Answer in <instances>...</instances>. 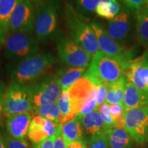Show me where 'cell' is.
I'll list each match as a JSON object with an SVG mask.
<instances>
[{"instance_id": "30bf717a", "label": "cell", "mask_w": 148, "mask_h": 148, "mask_svg": "<svg viewBox=\"0 0 148 148\" xmlns=\"http://www.w3.org/2000/svg\"><path fill=\"white\" fill-rule=\"evenodd\" d=\"M36 10L29 0H20L9 20V29L12 32L32 33L34 30Z\"/></svg>"}, {"instance_id": "8d00e7d4", "label": "cell", "mask_w": 148, "mask_h": 148, "mask_svg": "<svg viewBox=\"0 0 148 148\" xmlns=\"http://www.w3.org/2000/svg\"><path fill=\"white\" fill-rule=\"evenodd\" d=\"M56 133L51 137H49L46 139L42 140L40 143L34 144V148H54V141L56 137Z\"/></svg>"}, {"instance_id": "f1b7e54d", "label": "cell", "mask_w": 148, "mask_h": 148, "mask_svg": "<svg viewBox=\"0 0 148 148\" xmlns=\"http://www.w3.org/2000/svg\"><path fill=\"white\" fill-rule=\"evenodd\" d=\"M98 111H99L101 117L102 118L103 121L104 122V124L107 128V131L110 129L118 127L116 123L113 121L112 116H111L110 112V105L106 103H104L101 106L99 107Z\"/></svg>"}, {"instance_id": "f546056e", "label": "cell", "mask_w": 148, "mask_h": 148, "mask_svg": "<svg viewBox=\"0 0 148 148\" xmlns=\"http://www.w3.org/2000/svg\"><path fill=\"white\" fill-rule=\"evenodd\" d=\"M86 148H109L106 133L99 136L90 137Z\"/></svg>"}, {"instance_id": "e0dca14e", "label": "cell", "mask_w": 148, "mask_h": 148, "mask_svg": "<svg viewBox=\"0 0 148 148\" xmlns=\"http://www.w3.org/2000/svg\"><path fill=\"white\" fill-rule=\"evenodd\" d=\"M123 106L125 110L148 106V92L138 89L126 79Z\"/></svg>"}, {"instance_id": "836d02e7", "label": "cell", "mask_w": 148, "mask_h": 148, "mask_svg": "<svg viewBox=\"0 0 148 148\" xmlns=\"http://www.w3.org/2000/svg\"><path fill=\"white\" fill-rule=\"evenodd\" d=\"M121 3L134 12L143 9L148 3V0H119Z\"/></svg>"}, {"instance_id": "d6986e66", "label": "cell", "mask_w": 148, "mask_h": 148, "mask_svg": "<svg viewBox=\"0 0 148 148\" xmlns=\"http://www.w3.org/2000/svg\"><path fill=\"white\" fill-rule=\"evenodd\" d=\"M109 148H132L135 140L126 131L116 127L106 132Z\"/></svg>"}, {"instance_id": "74e56055", "label": "cell", "mask_w": 148, "mask_h": 148, "mask_svg": "<svg viewBox=\"0 0 148 148\" xmlns=\"http://www.w3.org/2000/svg\"><path fill=\"white\" fill-rule=\"evenodd\" d=\"M62 123H59L57 128V134L54 141V148H66V144L62 137Z\"/></svg>"}, {"instance_id": "4fadbf2b", "label": "cell", "mask_w": 148, "mask_h": 148, "mask_svg": "<svg viewBox=\"0 0 148 148\" xmlns=\"http://www.w3.org/2000/svg\"><path fill=\"white\" fill-rule=\"evenodd\" d=\"M125 77L138 89L148 92V52L131 60Z\"/></svg>"}, {"instance_id": "7402d4cb", "label": "cell", "mask_w": 148, "mask_h": 148, "mask_svg": "<svg viewBox=\"0 0 148 148\" xmlns=\"http://www.w3.org/2000/svg\"><path fill=\"white\" fill-rule=\"evenodd\" d=\"M125 84V76L121 77L116 82L109 83L105 103L109 105L123 104Z\"/></svg>"}, {"instance_id": "1f68e13d", "label": "cell", "mask_w": 148, "mask_h": 148, "mask_svg": "<svg viewBox=\"0 0 148 148\" xmlns=\"http://www.w3.org/2000/svg\"><path fill=\"white\" fill-rule=\"evenodd\" d=\"M101 1L103 0H76V3L79 9L86 12H92L95 11Z\"/></svg>"}, {"instance_id": "d590c367", "label": "cell", "mask_w": 148, "mask_h": 148, "mask_svg": "<svg viewBox=\"0 0 148 148\" xmlns=\"http://www.w3.org/2000/svg\"><path fill=\"white\" fill-rule=\"evenodd\" d=\"M6 90L5 83L3 81H0V127L3 124V100Z\"/></svg>"}, {"instance_id": "8fae6325", "label": "cell", "mask_w": 148, "mask_h": 148, "mask_svg": "<svg viewBox=\"0 0 148 148\" xmlns=\"http://www.w3.org/2000/svg\"><path fill=\"white\" fill-rule=\"evenodd\" d=\"M90 26L97 37L99 51L112 58L131 62L132 60L131 51H127L123 45L110 37L104 27L96 22L90 23Z\"/></svg>"}, {"instance_id": "60d3db41", "label": "cell", "mask_w": 148, "mask_h": 148, "mask_svg": "<svg viewBox=\"0 0 148 148\" xmlns=\"http://www.w3.org/2000/svg\"><path fill=\"white\" fill-rule=\"evenodd\" d=\"M0 148H7L4 141V138H3V136L1 134V132H0Z\"/></svg>"}, {"instance_id": "9a60e30c", "label": "cell", "mask_w": 148, "mask_h": 148, "mask_svg": "<svg viewBox=\"0 0 148 148\" xmlns=\"http://www.w3.org/2000/svg\"><path fill=\"white\" fill-rule=\"evenodd\" d=\"M32 118L30 112L12 114L6 117L5 126L8 134L16 139L25 140Z\"/></svg>"}, {"instance_id": "e575fe53", "label": "cell", "mask_w": 148, "mask_h": 148, "mask_svg": "<svg viewBox=\"0 0 148 148\" xmlns=\"http://www.w3.org/2000/svg\"><path fill=\"white\" fill-rule=\"evenodd\" d=\"M98 106L97 104V101H96V95L93 96L90 98V99L86 101L84 103V106H83L82 110H81L80 112L78 114L79 116H82L85 115V114H87L90 112H93V111L98 110Z\"/></svg>"}, {"instance_id": "7bdbcfd3", "label": "cell", "mask_w": 148, "mask_h": 148, "mask_svg": "<svg viewBox=\"0 0 148 148\" xmlns=\"http://www.w3.org/2000/svg\"><path fill=\"white\" fill-rule=\"evenodd\" d=\"M145 140L147 141V143H148V128L147 130V134H146V136H145Z\"/></svg>"}, {"instance_id": "ab89813d", "label": "cell", "mask_w": 148, "mask_h": 148, "mask_svg": "<svg viewBox=\"0 0 148 148\" xmlns=\"http://www.w3.org/2000/svg\"><path fill=\"white\" fill-rule=\"evenodd\" d=\"M86 146L87 143L84 142V140H82L72 142L69 145L66 146V148H86Z\"/></svg>"}, {"instance_id": "4dcf8cb0", "label": "cell", "mask_w": 148, "mask_h": 148, "mask_svg": "<svg viewBox=\"0 0 148 148\" xmlns=\"http://www.w3.org/2000/svg\"><path fill=\"white\" fill-rule=\"evenodd\" d=\"M3 138L7 148H29L28 143L25 140L16 139L9 134H5Z\"/></svg>"}, {"instance_id": "5bb4252c", "label": "cell", "mask_w": 148, "mask_h": 148, "mask_svg": "<svg viewBox=\"0 0 148 148\" xmlns=\"http://www.w3.org/2000/svg\"><path fill=\"white\" fill-rule=\"evenodd\" d=\"M58 124L41 116H33L29 125L27 136L34 144L40 143L56 133Z\"/></svg>"}, {"instance_id": "f35d334b", "label": "cell", "mask_w": 148, "mask_h": 148, "mask_svg": "<svg viewBox=\"0 0 148 148\" xmlns=\"http://www.w3.org/2000/svg\"><path fill=\"white\" fill-rule=\"evenodd\" d=\"M9 30V27L5 26L0 23V45L5 44L7 37L8 36Z\"/></svg>"}, {"instance_id": "9c48e42d", "label": "cell", "mask_w": 148, "mask_h": 148, "mask_svg": "<svg viewBox=\"0 0 148 148\" xmlns=\"http://www.w3.org/2000/svg\"><path fill=\"white\" fill-rule=\"evenodd\" d=\"M148 128V106L125 110L124 130L136 143L142 145L145 140Z\"/></svg>"}, {"instance_id": "ba28073f", "label": "cell", "mask_w": 148, "mask_h": 148, "mask_svg": "<svg viewBox=\"0 0 148 148\" xmlns=\"http://www.w3.org/2000/svg\"><path fill=\"white\" fill-rule=\"evenodd\" d=\"M57 6L52 0H44L36 10L34 32L40 41H45L57 26Z\"/></svg>"}, {"instance_id": "83f0119b", "label": "cell", "mask_w": 148, "mask_h": 148, "mask_svg": "<svg viewBox=\"0 0 148 148\" xmlns=\"http://www.w3.org/2000/svg\"><path fill=\"white\" fill-rule=\"evenodd\" d=\"M110 112L113 121L118 127L124 129V116L125 110L123 104L110 105Z\"/></svg>"}, {"instance_id": "2e32d148", "label": "cell", "mask_w": 148, "mask_h": 148, "mask_svg": "<svg viewBox=\"0 0 148 148\" xmlns=\"http://www.w3.org/2000/svg\"><path fill=\"white\" fill-rule=\"evenodd\" d=\"M130 29L129 12L123 10L112 19L109 20L108 24V34L117 42H123L128 36Z\"/></svg>"}, {"instance_id": "8992f818", "label": "cell", "mask_w": 148, "mask_h": 148, "mask_svg": "<svg viewBox=\"0 0 148 148\" xmlns=\"http://www.w3.org/2000/svg\"><path fill=\"white\" fill-rule=\"evenodd\" d=\"M38 51V42L32 33L12 32L5 42V53L9 59L21 61L36 54Z\"/></svg>"}, {"instance_id": "d6a6232c", "label": "cell", "mask_w": 148, "mask_h": 148, "mask_svg": "<svg viewBox=\"0 0 148 148\" xmlns=\"http://www.w3.org/2000/svg\"><path fill=\"white\" fill-rule=\"evenodd\" d=\"M108 89V83H102V84L98 85L96 92V101L98 108L103 104L106 101V98L107 92Z\"/></svg>"}, {"instance_id": "4316f807", "label": "cell", "mask_w": 148, "mask_h": 148, "mask_svg": "<svg viewBox=\"0 0 148 148\" xmlns=\"http://www.w3.org/2000/svg\"><path fill=\"white\" fill-rule=\"evenodd\" d=\"M20 0H0V23L9 27V20Z\"/></svg>"}, {"instance_id": "ffe728a7", "label": "cell", "mask_w": 148, "mask_h": 148, "mask_svg": "<svg viewBox=\"0 0 148 148\" xmlns=\"http://www.w3.org/2000/svg\"><path fill=\"white\" fill-rule=\"evenodd\" d=\"M83 134L84 130L78 115L62 124V137L66 146L73 141L83 140Z\"/></svg>"}, {"instance_id": "5b68a950", "label": "cell", "mask_w": 148, "mask_h": 148, "mask_svg": "<svg viewBox=\"0 0 148 148\" xmlns=\"http://www.w3.org/2000/svg\"><path fill=\"white\" fill-rule=\"evenodd\" d=\"M33 106L28 84L12 82L6 88L3 100V116L30 112Z\"/></svg>"}, {"instance_id": "603a6c76", "label": "cell", "mask_w": 148, "mask_h": 148, "mask_svg": "<svg viewBox=\"0 0 148 148\" xmlns=\"http://www.w3.org/2000/svg\"><path fill=\"white\" fill-rule=\"evenodd\" d=\"M136 34L138 42L148 47V3L136 12Z\"/></svg>"}, {"instance_id": "52a82bcc", "label": "cell", "mask_w": 148, "mask_h": 148, "mask_svg": "<svg viewBox=\"0 0 148 148\" xmlns=\"http://www.w3.org/2000/svg\"><path fill=\"white\" fill-rule=\"evenodd\" d=\"M57 51L62 63L70 67L87 68L91 62L92 56L79 47L71 38L60 36L56 40Z\"/></svg>"}, {"instance_id": "277c9868", "label": "cell", "mask_w": 148, "mask_h": 148, "mask_svg": "<svg viewBox=\"0 0 148 148\" xmlns=\"http://www.w3.org/2000/svg\"><path fill=\"white\" fill-rule=\"evenodd\" d=\"M33 110L38 107L56 103L62 88L57 75H45L28 84Z\"/></svg>"}, {"instance_id": "44dd1931", "label": "cell", "mask_w": 148, "mask_h": 148, "mask_svg": "<svg viewBox=\"0 0 148 148\" xmlns=\"http://www.w3.org/2000/svg\"><path fill=\"white\" fill-rule=\"evenodd\" d=\"M86 71V68L79 67H69L59 71L57 76L60 79L62 90H69L77 80L84 76Z\"/></svg>"}, {"instance_id": "ac0fdd59", "label": "cell", "mask_w": 148, "mask_h": 148, "mask_svg": "<svg viewBox=\"0 0 148 148\" xmlns=\"http://www.w3.org/2000/svg\"><path fill=\"white\" fill-rule=\"evenodd\" d=\"M79 118L83 130L86 134L90 135V137L99 136L106 133L107 128L98 110L79 116Z\"/></svg>"}, {"instance_id": "484cf974", "label": "cell", "mask_w": 148, "mask_h": 148, "mask_svg": "<svg viewBox=\"0 0 148 148\" xmlns=\"http://www.w3.org/2000/svg\"><path fill=\"white\" fill-rule=\"evenodd\" d=\"M56 103L62 115V124L75 117L71 112L69 90H62Z\"/></svg>"}, {"instance_id": "6da1fadb", "label": "cell", "mask_w": 148, "mask_h": 148, "mask_svg": "<svg viewBox=\"0 0 148 148\" xmlns=\"http://www.w3.org/2000/svg\"><path fill=\"white\" fill-rule=\"evenodd\" d=\"M130 62L112 58L99 51L92 57L89 66L84 73L92 84L98 86L102 83L116 82L125 76V71Z\"/></svg>"}, {"instance_id": "d4e9b609", "label": "cell", "mask_w": 148, "mask_h": 148, "mask_svg": "<svg viewBox=\"0 0 148 148\" xmlns=\"http://www.w3.org/2000/svg\"><path fill=\"white\" fill-rule=\"evenodd\" d=\"M32 115H39L42 117L55 122L57 124L62 123V115L56 103H50L38 108L32 111Z\"/></svg>"}, {"instance_id": "7a4b0ae2", "label": "cell", "mask_w": 148, "mask_h": 148, "mask_svg": "<svg viewBox=\"0 0 148 148\" xmlns=\"http://www.w3.org/2000/svg\"><path fill=\"white\" fill-rule=\"evenodd\" d=\"M55 62L50 53L42 52L20 61L11 72L12 82L31 84L45 76Z\"/></svg>"}, {"instance_id": "3957f363", "label": "cell", "mask_w": 148, "mask_h": 148, "mask_svg": "<svg viewBox=\"0 0 148 148\" xmlns=\"http://www.w3.org/2000/svg\"><path fill=\"white\" fill-rule=\"evenodd\" d=\"M66 19L68 32L75 43L84 49L92 56L99 51L97 37L90 24L77 12L71 5L66 6Z\"/></svg>"}, {"instance_id": "7c38bea8", "label": "cell", "mask_w": 148, "mask_h": 148, "mask_svg": "<svg viewBox=\"0 0 148 148\" xmlns=\"http://www.w3.org/2000/svg\"><path fill=\"white\" fill-rule=\"evenodd\" d=\"M97 88V86L92 84L86 77H82L69 88L71 108L73 116L78 115L84 103L96 95Z\"/></svg>"}, {"instance_id": "ee69618b", "label": "cell", "mask_w": 148, "mask_h": 148, "mask_svg": "<svg viewBox=\"0 0 148 148\" xmlns=\"http://www.w3.org/2000/svg\"><path fill=\"white\" fill-rule=\"evenodd\" d=\"M147 90H148V84H147Z\"/></svg>"}, {"instance_id": "cb8c5ba5", "label": "cell", "mask_w": 148, "mask_h": 148, "mask_svg": "<svg viewBox=\"0 0 148 148\" xmlns=\"http://www.w3.org/2000/svg\"><path fill=\"white\" fill-rule=\"evenodd\" d=\"M121 10V5L117 0H103L95 9V12L101 17L111 20Z\"/></svg>"}, {"instance_id": "b9f144b4", "label": "cell", "mask_w": 148, "mask_h": 148, "mask_svg": "<svg viewBox=\"0 0 148 148\" xmlns=\"http://www.w3.org/2000/svg\"><path fill=\"white\" fill-rule=\"evenodd\" d=\"M29 1H31L32 2H34V3H40V2H42V1H44V0H29Z\"/></svg>"}]
</instances>
